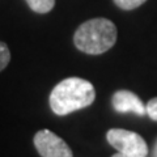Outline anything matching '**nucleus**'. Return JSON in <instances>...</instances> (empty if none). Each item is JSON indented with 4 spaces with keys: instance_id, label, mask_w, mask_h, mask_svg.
Segmentation results:
<instances>
[{
    "instance_id": "f257e3e1",
    "label": "nucleus",
    "mask_w": 157,
    "mask_h": 157,
    "mask_svg": "<svg viewBox=\"0 0 157 157\" xmlns=\"http://www.w3.org/2000/svg\"><path fill=\"white\" fill-rule=\"evenodd\" d=\"M94 100L96 90L92 82L80 77H68L52 89L50 106L56 115H67L88 107Z\"/></svg>"
},
{
    "instance_id": "6e6552de",
    "label": "nucleus",
    "mask_w": 157,
    "mask_h": 157,
    "mask_svg": "<svg viewBox=\"0 0 157 157\" xmlns=\"http://www.w3.org/2000/svg\"><path fill=\"white\" fill-rule=\"evenodd\" d=\"M11 60V51L4 42H0V71H3Z\"/></svg>"
},
{
    "instance_id": "1a4fd4ad",
    "label": "nucleus",
    "mask_w": 157,
    "mask_h": 157,
    "mask_svg": "<svg viewBox=\"0 0 157 157\" xmlns=\"http://www.w3.org/2000/svg\"><path fill=\"white\" fill-rule=\"evenodd\" d=\"M145 114H148L151 119L157 121V97L152 98V100L145 106Z\"/></svg>"
},
{
    "instance_id": "39448f33",
    "label": "nucleus",
    "mask_w": 157,
    "mask_h": 157,
    "mask_svg": "<svg viewBox=\"0 0 157 157\" xmlns=\"http://www.w3.org/2000/svg\"><path fill=\"white\" fill-rule=\"evenodd\" d=\"M113 107L118 113H135L137 115L145 114V106L135 93L130 90H118L113 96Z\"/></svg>"
},
{
    "instance_id": "423d86ee",
    "label": "nucleus",
    "mask_w": 157,
    "mask_h": 157,
    "mask_svg": "<svg viewBox=\"0 0 157 157\" xmlns=\"http://www.w3.org/2000/svg\"><path fill=\"white\" fill-rule=\"evenodd\" d=\"M25 2L36 13H47L55 6V0H25Z\"/></svg>"
},
{
    "instance_id": "7ed1b4c3",
    "label": "nucleus",
    "mask_w": 157,
    "mask_h": 157,
    "mask_svg": "<svg viewBox=\"0 0 157 157\" xmlns=\"http://www.w3.org/2000/svg\"><path fill=\"white\" fill-rule=\"evenodd\" d=\"M106 139L111 147L127 156L147 157L148 145L139 134L123 128H111L107 131Z\"/></svg>"
},
{
    "instance_id": "9d476101",
    "label": "nucleus",
    "mask_w": 157,
    "mask_h": 157,
    "mask_svg": "<svg viewBox=\"0 0 157 157\" xmlns=\"http://www.w3.org/2000/svg\"><path fill=\"white\" fill-rule=\"evenodd\" d=\"M113 157H135V156H127V155H123V153H119V152H118V153H115Z\"/></svg>"
},
{
    "instance_id": "0eeeda50",
    "label": "nucleus",
    "mask_w": 157,
    "mask_h": 157,
    "mask_svg": "<svg viewBox=\"0 0 157 157\" xmlns=\"http://www.w3.org/2000/svg\"><path fill=\"white\" fill-rule=\"evenodd\" d=\"M147 0H114V3L117 4L121 9H124V11H131V9H135L137 7H140L141 4H144Z\"/></svg>"
},
{
    "instance_id": "9b49d317",
    "label": "nucleus",
    "mask_w": 157,
    "mask_h": 157,
    "mask_svg": "<svg viewBox=\"0 0 157 157\" xmlns=\"http://www.w3.org/2000/svg\"><path fill=\"white\" fill-rule=\"evenodd\" d=\"M153 156L157 157V141H156V144H155V151H153Z\"/></svg>"
},
{
    "instance_id": "f03ea898",
    "label": "nucleus",
    "mask_w": 157,
    "mask_h": 157,
    "mask_svg": "<svg viewBox=\"0 0 157 157\" xmlns=\"http://www.w3.org/2000/svg\"><path fill=\"white\" fill-rule=\"evenodd\" d=\"M75 46L90 55H100L115 45L117 28L107 18H92L81 24L73 36Z\"/></svg>"
},
{
    "instance_id": "20e7f679",
    "label": "nucleus",
    "mask_w": 157,
    "mask_h": 157,
    "mask_svg": "<svg viewBox=\"0 0 157 157\" xmlns=\"http://www.w3.org/2000/svg\"><path fill=\"white\" fill-rule=\"evenodd\" d=\"M34 145L42 157H73L71 148L50 130H41L34 136Z\"/></svg>"
}]
</instances>
